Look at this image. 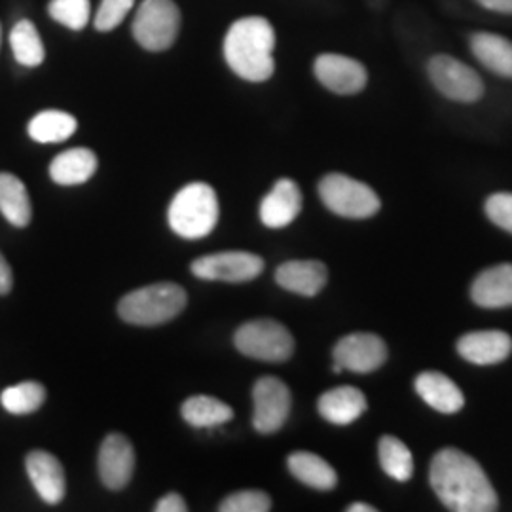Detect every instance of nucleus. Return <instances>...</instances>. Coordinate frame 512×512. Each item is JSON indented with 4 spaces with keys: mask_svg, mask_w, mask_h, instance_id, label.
I'll return each instance as SVG.
<instances>
[{
    "mask_svg": "<svg viewBox=\"0 0 512 512\" xmlns=\"http://www.w3.org/2000/svg\"><path fill=\"white\" fill-rule=\"evenodd\" d=\"M0 42H2V29H0Z\"/></svg>",
    "mask_w": 512,
    "mask_h": 512,
    "instance_id": "4c0bfd02",
    "label": "nucleus"
},
{
    "mask_svg": "<svg viewBox=\"0 0 512 512\" xmlns=\"http://www.w3.org/2000/svg\"><path fill=\"white\" fill-rule=\"evenodd\" d=\"M431 486L440 501L456 512L497 511V494L475 459L456 448H444L433 458Z\"/></svg>",
    "mask_w": 512,
    "mask_h": 512,
    "instance_id": "f257e3e1",
    "label": "nucleus"
},
{
    "mask_svg": "<svg viewBox=\"0 0 512 512\" xmlns=\"http://www.w3.org/2000/svg\"><path fill=\"white\" fill-rule=\"evenodd\" d=\"M10 46L16 61L23 67H38L46 57L42 38L38 35L35 23L29 19H21L14 25L10 33Z\"/></svg>",
    "mask_w": 512,
    "mask_h": 512,
    "instance_id": "bb28decb",
    "label": "nucleus"
},
{
    "mask_svg": "<svg viewBox=\"0 0 512 512\" xmlns=\"http://www.w3.org/2000/svg\"><path fill=\"white\" fill-rule=\"evenodd\" d=\"M274 48V27L260 16L238 19L224 38L228 67L247 82H266L274 76Z\"/></svg>",
    "mask_w": 512,
    "mask_h": 512,
    "instance_id": "f03ea898",
    "label": "nucleus"
},
{
    "mask_svg": "<svg viewBox=\"0 0 512 512\" xmlns=\"http://www.w3.org/2000/svg\"><path fill=\"white\" fill-rule=\"evenodd\" d=\"M188 296L177 283H154L126 294L118 304V315L139 327H158L175 319L186 308Z\"/></svg>",
    "mask_w": 512,
    "mask_h": 512,
    "instance_id": "20e7f679",
    "label": "nucleus"
},
{
    "mask_svg": "<svg viewBox=\"0 0 512 512\" xmlns=\"http://www.w3.org/2000/svg\"><path fill=\"white\" fill-rule=\"evenodd\" d=\"M366 399L357 387H336L321 395L317 408L325 420L334 425H349L359 420L366 412Z\"/></svg>",
    "mask_w": 512,
    "mask_h": 512,
    "instance_id": "aec40b11",
    "label": "nucleus"
},
{
    "mask_svg": "<svg viewBox=\"0 0 512 512\" xmlns=\"http://www.w3.org/2000/svg\"><path fill=\"white\" fill-rule=\"evenodd\" d=\"M78 122L73 114L63 110H44L29 122V137L37 143H63L73 137Z\"/></svg>",
    "mask_w": 512,
    "mask_h": 512,
    "instance_id": "393cba45",
    "label": "nucleus"
},
{
    "mask_svg": "<svg viewBox=\"0 0 512 512\" xmlns=\"http://www.w3.org/2000/svg\"><path fill=\"white\" fill-rule=\"evenodd\" d=\"M25 467L37 494L44 503L57 505L63 501L67 492V480H65V469L59 463V459L44 450H35L25 458Z\"/></svg>",
    "mask_w": 512,
    "mask_h": 512,
    "instance_id": "4468645a",
    "label": "nucleus"
},
{
    "mask_svg": "<svg viewBox=\"0 0 512 512\" xmlns=\"http://www.w3.org/2000/svg\"><path fill=\"white\" fill-rule=\"evenodd\" d=\"M48 12L52 19L61 23L63 27L71 31H82L90 21L92 2L90 0H50Z\"/></svg>",
    "mask_w": 512,
    "mask_h": 512,
    "instance_id": "c756f323",
    "label": "nucleus"
},
{
    "mask_svg": "<svg viewBox=\"0 0 512 512\" xmlns=\"http://www.w3.org/2000/svg\"><path fill=\"white\" fill-rule=\"evenodd\" d=\"M332 359L342 370L368 374L378 370L387 361V346L376 334L355 332L344 336L332 351Z\"/></svg>",
    "mask_w": 512,
    "mask_h": 512,
    "instance_id": "9b49d317",
    "label": "nucleus"
},
{
    "mask_svg": "<svg viewBox=\"0 0 512 512\" xmlns=\"http://www.w3.org/2000/svg\"><path fill=\"white\" fill-rule=\"evenodd\" d=\"M97 156L90 148H71L55 156L50 177L59 186H76L90 181L97 171Z\"/></svg>",
    "mask_w": 512,
    "mask_h": 512,
    "instance_id": "412c9836",
    "label": "nucleus"
},
{
    "mask_svg": "<svg viewBox=\"0 0 512 512\" xmlns=\"http://www.w3.org/2000/svg\"><path fill=\"white\" fill-rule=\"evenodd\" d=\"M289 471L293 473L294 478H298L302 484L310 486L313 490L329 492L336 488L338 484V475L330 467L329 463L311 452H294L287 459Z\"/></svg>",
    "mask_w": 512,
    "mask_h": 512,
    "instance_id": "b1692460",
    "label": "nucleus"
},
{
    "mask_svg": "<svg viewBox=\"0 0 512 512\" xmlns=\"http://www.w3.org/2000/svg\"><path fill=\"white\" fill-rule=\"evenodd\" d=\"M471 50L488 71L503 78H512L511 40L480 31L471 37Z\"/></svg>",
    "mask_w": 512,
    "mask_h": 512,
    "instance_id": "4be33fe9",
    "label": "nucleus"
},
{
    "mask_svg": "<svg viewBox=\"0 0 512 512\" xmlns=\"http://www.w3.org/2000/svg\"><path fill=\"white\" fill-rule=\"evenodd\" d=\"M416 391L425 403L442 414H456L465 404V397L458 385L435 370L421 372L416 378Z\"/></svg>",
    "mask_w": 512,
    "mask_h": 512,
    "instance_id": "6ab92c4d",
    "label": "nucleus"
},
{
    "mask_svg": "<svg viewBox=\"0 0 512 512\" xmlns=\"http://www.w3.org/2000/svg\"><path fill=\"white\" fill-rule=\"evenodd\" d=\"M46 401V389L38 382H21L2 391L0 404L14 416H27L37 412Z\"/></svg>",
    "mask_w": 512,
    "mask_h": 512,
    "instance_id": "c85d7f7f",
    "label": "nucleus"
},
{
    "mask_svg": "<svg viewBox=\"0 0 512 512\" xmlns=\"http://www.w3.org/2000/svg\"><path fill=\"white\" fill-rule=\"evenodd\" d=\"M348 512H376V509L366 503H353V505H349Z\"/></svg>",
    "mask_w": 512,
    "mask_h": 512,
    "instance_id": "e433bc0d",
    "label": "nucleus"
},
{
    "mask_svg": "<svg viewBox=\"0 0 512 512\" xmlns=\"http://www.w3.org/2000/svg\"><path fill=\"white\" fill-rule=\"evenodd\" d=\"M97 469H99L101 482L109 490L114 492L124 490L135 469V452L131 442L120 433L109 435L101 444Z\"/></svg>",
    "mask_w": 512,
    "mask_h": 512,
    "instance_id": "ddd939ff",
    "label": "nucleus"
},
{
    "mask_svg": "<svg viewBox=\"0 0 512 512\" xmlns=\"http://www.w3.org/2000/svg\"><path fill=\"white\" fill-rule=\"evenodd\" d=\"M275 281L285 291L300 296H315L325 289L329 270L319 260H289L275 270Z\"/></svg>",
    "mask_w": 512,
    "mask_h": 512,
    "instance_id": "dca6fc26",
    "label": "nucleus"
},
{
    "mask_svg": "<svg viewBox=\"0 0 512 512\" xmlns=\"http://www.w3.org/2000/svg\"><path fill=\"white\" fill-rule=\"evenodd\" d=\"M484 209L494 224L512 234V194L501 192V194L490 196L486 200Z\"/></svg>",
    "mask_w": 512,
    "mask_h": 512,
    "instance_id": "473e14b6",
    "label": "nucleus"
},
{
    "mask_svg": "<svg viewBox=\"0 0 512 512\" xmlns=\"http://www.w3.org/2000/svg\"><path fill=\"white\" fill-rule=\"evenodd\" d=\"M459 355L478 366L503 363L512 353V338L501 330H480L461 336L458 342Z\"/></svg>",
    "mask_w": 512,
    "mask_h": 512,
    "instance_id": "2eb2a0df",
    "label": "nucleus"
},
{
    "mask_svg": "<svg viewBox=\"0 0 512 512\" xmlns=\"http://www.w3.org/2000/svg\"><path fill=\"white\" fill-rule=\"evenodd\" d=\"M433 86L458 103H475L484 95V82L475 69L452 55H433L427 63Z\"/></svg>",
    "mask_w": 512,
    "mask_h": 512,
    "instance_id": "6e6552de",
    "label": "nucleus"
},
{
    "mask_svg": "<svg viewBox=\"0 0 512 512\" xmlns=\"http://www.w3.org/2000/svg\"><path fill=\"white\" fill-rule=\"evenodd\" d=\"M476 2H478L482 8L490 10V12L512 16V0H476Z\"/></svg>",
    "mask_w": 512,
    "mask_h": 512,
    "instance_id": "c9c22d12",
    "label": "nucleus"
},
{
    "mask_svg": "<svg viewBox=\"0 0 512 512\" xmlns=\"http://www.w3.org/2000/svg\"><path fill=\"white\" fill-rule=\"evenodd\" d=\"M319 196L334 215L368 219L380 211V198L368 184L342 173H330L319 183Z\"/></svg>",
    "mask_w": 512,
    "mask_h": 512,
    "instance_id": "0eeeda50",
    "label": "nucleus"
},
{
    "mask_svg": "<svg viewBox=\"0 0 512 512\" xmlns=\"http://www.w3.org/2000/svg\"><path fill=\"white\" fill-rule=\"evenodd\" d=\"M131 31L143 50L165 52L179 38L181 10L175 0H143Z\"/></svg>",
    "mask_w": 512,
    "mask_h": 512,
    "instance_id": "39448f33",
    "label": "nucleus"
},
{
    "mask_svg": "<svg viewBox=\"0 0 512 512\" xmlns=\"http://www.w3.org/2000/svg\"><path fill=\"white\" fill-rule=\"evenodd\" d=\"M471 298L480 308H511L512 264H499L478 275L471 287Z\"/></svg>",
    "mask_w": 512,
    "mask_h": 512,
    "instance_id": "a211bd4d",
    "label": "nucleus"
},
{
    "mask_svg": "<svg viewBox=\"0 0 512 512\" xmlns=\"http://www.w3.org/2000/svg\"><path fill=\"white\" fill-rule=\"evenodd\" d=\"M181 414L188 425L198 429L219 427L234 418V410L228 404L209 395H196L186 399Z\"/></svg>",
    "mask_w": 512,
    "mask_h": 512,
    "instance_id": "a878e982",
    "label": "nucleus"
},
{
    "mask_svg": "<svg viewBox=\"0 0 512 512\" xmlns=\"http://www.w3.org/2000/svg\"><path fill=\"white\" fill-rule=\"evenodd\" d=\"M253 425L262 435L277 433L291 414L293 397L285 382L275 376H264L253 387Z\"/></svg>",
    "mask_w": 512,
    "mask_h": 512,
    "instance_id": "1a4fd4ad",
    "label": "nucleus"
},
{
    "mask_svg": "<svg viewBox=\"0 0 512 512\" xmlns=\"http://www.w3.org/2000/svg\"><path fill=\"white\" fill-rule=\"evenodd\" d=\"M135 0H103L95 14V29L101 33H109L116 29L133 8Z\"/></svg>",
    "mask_w": 512,
    "mask_h": 512,
    "instance_id": "2f4dec72",
    "label": "nucleus"
},
{
    "mask_svg": "<svg viewBox=\"0 0 512 512\" xmlns=\"http://www.w3.org/2000/svg\"><path fill=\"white\" fill-rule=\"evenodd\" d=\"M0 213L16 228H25L33 217L27 188L12 173H0Z\"/></svg>",
    "mask_w": 512,
    "mask_h": 512,
    "instance_id": "5701e85b",
    "label": "nucleus"
},
{
    "mask_svg": "<svg viewBox=\"0 0 512 512\" xmlns=\"http://www.w3.org/2000/svg\"><path fill=\"white\" fill-rule=\"evenodd\" d=\"M219 198L213 186L190 183L183 186L169 205V226L184 239L209 236L219 222Z\"/></svg>",
    "mask_w": 512,
    "mask_h": 512,
    "instance_id": "7ed1b4c3",
    "label": "nucleus"
},
{
    "mask_svg": "<svg viewBox=\"0 0 512 512\" xmlns=\"http://www.w3.org/2000/svg\"><path fill=\"white\" fill-rule=\"evenodd\" d=\"M156 512H186L188 511V507H186V501H184L183 497L179 494H167L156 503Z\"/></svg>",
    "mask_w": 512,
    "mask_h": 512,
    "instance_id": "72a5a7b5",
    "label": "nucleus"
},
{
    "mask_svg": "<svg viewBox=\"0 0 512 512\" xmlns=\"http://www.w3.org/2000/svg\"><path fill=\"white\" fill-rule=\"evenodd\" d=\"M234 344L245 357L266 363L289 361L294 353L293 334L272 319H256L241 325Z\"/></svg>",
    "mask_w": 512,
    "mask_h": 512,
    "instance_id": "423d86ee",
    "label": "nucleus"
},
{
    "mask_svg": "<svg viewBox=\"0 0 512 512\" xmlns=\"http://www.w3.org/2000/svg\"><path fill=\"white\" fill-rule=\"evenodd\" d=\"M14 277H12V268L8 260L0 253V294H8L12 291Z\"/></svg>",
    "mask_w": 512,
    "mask_h": 512,
    "instance_id": "f704fd0d",
    "label": "nucleus"
},
{
    "mask_svg": "<svg viewBox=\"0 0 512 512\" xmlns=\"http://www.w3.org/2000/svg\"><path fill=\"white\" fill-rule=\"evenodd\" d=\"M192 274L207 281L224 283H245L253 281L264 270V260L245 251H226L215 255L202 256L192 262Z\"/></svg>",
    "mask_w": 512,
    "mask_h": 512,
    "instance_id": "9d476101",
    "label": "nucleus"
},
{
    "mask_svg": "<svg viewBox=\"0 0 512 512\" xmlns=\"http://www.w3.org/2000/svg\"><path fill=\"white\" fill-rule=\"evenodd\" d=\"M270 509V495L260 490H241L222 499L219 505L220 512H268Z\"/></svg>",
    "mask_w": 512,
    "mask_h": 512,
    "instance_id": "7c9ffc66",
    "label": "nucleus"
},
{
    "mask_svg": "<svg viewBox=\"0 0 512 512\" xmlns=\"http://www.w3.org/2000/svg\"><path fill=\"white\" fill-rule=\"evenodd\" d=\"M302 211V192L291 179H281L260 203V220L264 226L279 230L293 222Z\"/></svg>",
    "mask_w": 512,
    "mask_h": 512,
    "instance_id": "f3484780",
    "label": "nucleus"
},
{
    "mask_svg": "<svg viewBox=\"0 0 512 512\" xmlns=\"http://www.w3.org/2000/svg\"><path fill=\"white\" fill-rule=\"evenodd\" d=\"M378 456H380V465L385 471V475L391 476L397 482H408L414 475V459L412 452L403 440L397 437H382L378 444Z\"/></svg>",
    "mask_w": 512,
    "mask_h": 512,
    "instance_id": "cd10ccee",
    "label": "nucleus"
},
{
    "mask_svg": "<svg viewBox=\"0 0 512 512\" xmlns=\"http://www.w3.org/2000/svg\"><path fill=\"white\" fill-rule=\"evenodd\" d=\"M313 73L327 90L338 95L363 92L368 82L365 65L348 55H319L313 63Z\"/></svg>",
    "mask_w": 512,
    "mask_h": 512,
    "instance_id": "f8f14e48",
    "label": "nucleus"
}]
</instances>
